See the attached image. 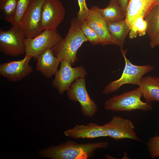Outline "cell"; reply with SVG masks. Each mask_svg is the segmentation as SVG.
Instances as JSON below:
<instances>
[{"mask_svg":"<svg viewBox=\"0 0 159 159\" xmlns=\"http://www.w3.org/2000/svg\"><path fill=\"white\" fill-rule=\"evenodd\" d=\"M108 146L106 141L79 143L68 140L40 149L38 154L41 158L52 159H87L92 157L97 149H106Z\"/></svg>","mask_w":159,"mask_h":159,"instance_id":"6da1fadb","label":"cell"},{"mask_svg":"<svg viewBox=\"0 0 159 159\" xmlns=\"http://www.w3.org/2000/svg\"><path fill=\"white\" fill-rule=\"evenodd\" d=\"M88 41L79 26L76 17L71 20L69 31L52 49L54 55L61 60H65L72 66L78 60L77 52L83 43Z\"/></svg>","mask_w":159,"mask_h":159,"instance_id":"7a4b0ae2","label":"cell"},{"mask_svg":"<svg viewBox=\"0 0 159 159\" xmlns=\"http://www.w3.org/2000/svg\"><path fill=\"white\" fill-rule=\"evenodd\" d=\"M142 96L141 89L139 86L133 90L113 95L105 101L104 108L106 110L117 112L135 110L151 111L152 102L142 101L141 100Z\"/></svg>","mask_w":159,"mask_h":159,"instance_id":"3957f363","label":"cell"},{"mask_svg":"<svg viewBox=\"0 0 159 159\" xmlns=\"http://www.w3.org/2000/svg\"><path fill=\"white\" fill-rule=\"evenodd\" d=\"M125 50L121 49L125 61V67L120 78L111 82L102 90L103 94L109 95L117 91L122 85L132 84L139 86L143 76L154 68L152 65L138 66L133 64L126 57Z\"/></svg>","mask_w":159,"mask_h":159,"instance_id":"277c9868","label":"cell"},{"mask_svg":"<svg viewBox=\"0 0 159 159\" xmlns=\"http://www.w3.org/2000/svg\"><path fill=\"white\" fill-rule=\"evenodd\" d=\"M45 0H31L24 13L19 26L25 38H32L43 31L42 9Z\"/></svg>","mask_w":159,"mask_h":159,"instance_id":"5b68a950","label":"cell"},{"mask_svg":"<svg viewBox=\"0 0 159 159\" xmlns=\"http://www.w3.org/2000/svg\"><path fill=\"white\" fill-rule=\"evenodd\" d=\"M67 91V96L69 100L79 103L84 116L91 118L96 114L98 106L87 92L85 77L76 79Z\"/></svg>","mask_w":159,"mask_h":159,"instance_id":"8992f818","label":"cell"},{"mask_svg":"<svg viewBox=\"0 0 159 159\" xmlns=\"http://www.w3.org/2000/svg\"><path fill=\"white\" fill-rule=\"evenodd\" d=\"M25 37L19 26H12L8 30H0V51L12 56L26 54Z\"/></svg>","mask_w":159,"mask_h":159,"instance_id":"52a82bcc","label":"cell"},{"mask_svg":"<svg viewBox=\"0 0 159 159\" xmlns=\"http://www.w3.org/2000/svg\"><path fill=\"white\" fill-rule=\"evenodd\" d=\"M60 63V68L54 74L52 84L58 93L62 95L69 89L71 85L76 79L85 77L87 74L83 66L73 67L65 60H62Z\"/></svg>","mask_w":159,"mask_h":159,"instance_id":"ba28073f","label":"cell"},{"mask_svg":"<svg viewBox=\"0 0 159 159\" xmlns=\"http://www.w3.org/2000/svg\"><path fill=\"white\" fill-rule=\"evenodd\" d=\"M62 39L57 30H44L34 37L25 38L26 54L37 60L40 54L47 49L52 48Z\"/></svg>","mask_w":159,"mask_h":159,"instance_id":"9c48e42d","label":"cell"},{"mask_svg":"<svg viewBox=\"0 0 159 159\" xmlns=\"http://www.w3.org/2000/svg\"><path fill=\"white\" fill-rule=\"evenodd\" d=\"M103 126L108 136L115 140L127 138L142 141L135 132L134 125L128 119L114 116L110 122Z\"/></svg>","mask_w":159,"mask_h":159,"instance_id":"30bf717a","label":"cell"},{"mask_svg":"<svg viewBox=\"0 0 159 159\" xmlns=\"http://www.w3.org/2000/svg\"><path fill=\"white\" fill-rule=\"evenodd\" d=\"M65 11L59 0H45L42 7L41 25L43 30H53L63 20Z\"/></svg>","mask_w":159,"mask_h":159,"instance_id":"8fae6325","label":"cell"},{"mask_svg":"<svg viewBox=\"0 0 159 159\" xmlns=\"http://www.w3.org/2000/svg\"><path fill=\"white\" fill-rule=\"evenodd\" d=\"M32 57L25 54L22 59L3 63L0 65V74L11 82L21 80L30 74L33 68L29 64Z\"/></svg>","mask_w":159,"mask_h":159,"instance_id":"7c38bea8","label":"cell"},{"mask_svg":"<svg viewBox=\"0 0 159 159\" xmlns=\"http://www.w3.org/2000/svg\"><path fill=\"white\" fill-rule=\"evenodd\" d=\"M99 8L98 6H93L90 9L85 21L98 35L102 46L114 44L108 29L107 23L102 16Z\"/></svg>","mask_w":159,"mask_h":159,"instance_id":"4fadbf2b","label":"cell"},{"mask_svg":"<svg viewBox=\"0 0 159 159\" xmlns=\"http://www.w3.org/2000/svg\"><path fill=\"white\" fill-rule=\"evenodd\" d=\"M66 136L74 139H92L100 137H108L103 125L95 123L87 125H77L74 127L65 131Z\"/></svg>","mask_w":159,"mask_h":159,"instance_id":"5bb4252c","label":"cell"},{"mask_svg":"<svg viewBox=\"0 0 159 159\" xmlns=\"http://www.w3.org/2000/svg\"><path fill=\"white\" fill-rule=\"evenodd\" d=\"M156 4V0H129L125 20L130 29L137 17L144 18Z\"/></svg>","mask_w":159,"mask_h":159,"instance_id":"9a60e30c","label":"cell"},{"mask_svg":"<svg viewBox=\"0 0 159 159\" xmlns=\"http://www.w3.org/2000/svg\"><path fill=\"white\" fill-rule=\"evenodd\" d=\"M36 70L47 78H50L58 71L61 60L56 57L52 49H48L38 57Z\"/></svg>","mask_w":159,"mask_h":159,"instance_id":"2e32d148","label":"cell"},{"mask_svg":"<svg viewBox=\"0 0 159 159\" xmlns=\"http://www.w3.org/2000/svg\"><path fill=\"white\" fill-rule=\"evenodd\" d=\"M139 86L146 102L159 101V81L156 76L143 77Z\"/></svg>","mask_w":159,"mask_h":159,"instance_id":"e0dca14e","label":"cell"},{"mask_svg":"<svg viewBox=\"0 0 159 159\" xmlns=\"http://www.w3.org/2000/svg\"><path fill=\"white\" fill-rule=\"evenodd\" d=\"M107 24L114 44L122 49L125 39L130 30L125 20L107 23Z\"/></svg>","mask_w":159,"mask_h":159,"instance_id":"ac0fdd59","label":"cell"},{"mask_svg":"<svg viewBox=\"0 0 159 159\" xmlns=\"http://www.w3.org/2000/svg\"><path fill=\"white\" fill-rule=\"evenodd\" d=\"M102 16L107 23L118 21L125 19V14L118 0H111L109 5L103 9L99 8Z\"/></svg>","mask_w":159,"mask_h":159,"instance_id":"d6986e66","label":"cell"},{"mask_svg":"<svg viewBox=\"0 0 159 159\" xmlns=\"http://www.w3.org/2000/svg\"><path fill=\"white\" fill-rule=\"evenodd\" d=\"M144 19L147 24V33L151 40L159 33V3L152 7Z\"/></svg>","mask_w":159,"mask_h":159,"instance_id":"ffe728a7","label":"cell"},{"mask_svg":"<svg viewBox=\"0 0 159 159\" xmlns=\"http://www.w3.org/2000/svg\"><path fill=\"white\" fill-rule=\"evenodd\" d=\"M17 0H0V11L2 18L12 24L17 9Z\"/></svg>","mask_w":159,"mask_h":159,"instance_id":"44dd1931","label":"cell"},{"mask_svg":"<svg viewBox=\"0 0 159 159\" xmlns=\"http://www.w3.org/2000/svg\"><path fill=\"white\" fill-rule=\"evenodd\" d=\"M84 35L90 43L94 45L100 44L98 37L94 31L87 23L85 20L78 23Z\"/></svg>","mask_w":159,"mask_h":159,"instance_id":"7402d4cb","label":"cell"},{"mask_svg":"<svg viewBox=\"0 0 159 159\" xmlns=\"http://www.w3.org/2000/svg\"><path fill=\"white\" fill-rule=\"evenodd\" d=\"M31 1V0H17L16 14L12 26H19L23 16Z\"/></svg>","mask_w":159,"mask_h":159,"instance_id":"603a6c76","label":"cell"},{"mask_svg":"<svg viewBox=\"0 0 159 159\" xmlns=\"http://www.w3.org/2000/svg\"><path fill=\"white\" fill-rule=\"evenodd\" d=\"M147 145L150 155L152 158L159 157V136L151 137Z\"/></svg>","mask_w":159,"mask_h":159,"instance_id":"cb8c5ba5","label":"cell"},{"mask_svg":"<svg viewBox=\"0 0 159 159\" xmlns=\"http://www.w3.org/2000/svg\"><path fill=\"white\" fill-rule=\"evenodd\" d=\"M79 10L76 17L78 23L85 20L89 14L90 10L87 7L85 0H77Z\"/></svg>","mask_w":159,"mask_h":159,"instance_id":"d4e9b609","label":"cell"},{"mask_svg":"<svg viewBox=\"0 0 159 159\" xmlns=\"http://www.w3.org/2000/svg\"><path fill=\"white\" fill-rule=\"evenodd\" d=\"M144 18L143 16H140L135 19L129 31V37L130 39H133L137 37L139 25Z\"/></svg>","mask_w":159,"mask_h":159,"instance_id":"484cf974","label":"cell"},{"mask_svg":"<svg viewBox=\"0 0 159 159\" xmlns=\"http://www.w3.org/2000/svg\"><path fill=\"white\" fill-rule=\"evenodd\" d=\"M147 24L144 19L140 24L138 31V34L139 37L145 35L147 32Z\"/></svg>","mask_w":159,"mask_h":159,"instance_id":"4316f807","label":"cell"},{"mask_svg":"<svg viewBox=\"0 0 159 159\" xmlns=\"http://www.w3.org/2000/svg\"><path fill=\"white\" fill-rule=\"evenodd\" d=\"M119 4L125 15L129 0H118Z\"/></svg>","mask_w":159,"mask_h":159,"instance_id":"83f0119b","label":"cell"},{"mask_svg":"<svg viewBox=\"0 0 159 159\" xmlns=\"http://www.w3.org/2000/svg\"><path fill=\"white\" fill-rule=\"evenodd\" d=\"M159 45V33L153 39L150 40V46L153 48Z\"/></svg>","mask_w":159,"mask_h":159,"instance_id":"f1b7e54d","label":"cell"},{"mask_svg":"<svg viewBox=\"0 0 159 159\" xmlns=\"http://www.w3.org/2000/svg\"><path fill=\"white\" fill-rule=\"evenodd\" d=\"M156 2L157 3H159V0H156Z\"/></svg>","mask_w":159,"mask_h":159,"instance_id":"f546056e","label":"cell"},{"mask_svg":"<svg viewBox=\"0 0 159 159\" xmlns=\"http://www.w3.org/2000/svg\"><path fill=\"white\" fill-rule=\"evenodd\" d=\"M157 80L158 81H159V77H157Z\"/></svg>","mask_w":159,"mask_h":159,"instance_id":"4dcf8cb0","label":"cell"}]
</instances>
